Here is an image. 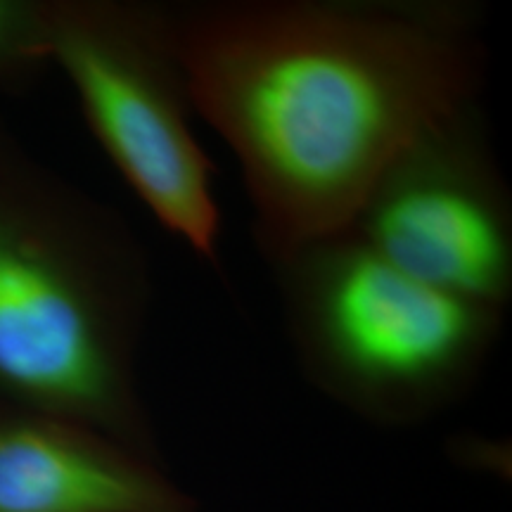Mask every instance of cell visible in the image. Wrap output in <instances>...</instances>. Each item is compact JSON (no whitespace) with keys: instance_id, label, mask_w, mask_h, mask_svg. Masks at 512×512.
<instances>
[{"instance_id":"cell-7","label":"cell","mask_w":512,"mask_h":512,"mask_svg":"<svg viewBox=\"0 0 512 512\" xmlns=\"http://www.w3.org/2000/svg\"><path fill=\"white\" fill-rule=\"evenodd\" d=\"M46 64V0H0V86L27 83Z\"/></svg>"},{"instance_id":"cell-1","label":"cell","mask_w":512,"mask_h":512,"mask_svg":"<svg viewBox=\"0 0 512 512\" xmlns=\"http://www.w3.org/2000/svg\"><path fill=\"white\" fill-rule=\"evenodd\" d=\"M169 8L195 112L240 162L268 264L347 230L403 147L484 88L482 12L460 0Z\"/></svg>"},{"instance_id":"cell-3","label":"cell","mask_w":512,"mask_h":512,"mask_svg":"<svg viewBox=\"0 0 512 512\" xmlns=\"http://www.w3.org/2000/svg\"><path fill=\"white\" fill-rule=\"evenodd\" d=\"M271 268L304 375L377 425H415L456 403L503 335L505 311L422 283L351 230Z\"/></svg>"},{"instance_id":"cell-5","label":"cell","mask_w":512,"mask_h":512,"mask_svg":"<svg viewBox=\"0 0 512 512\" xmlns=\"http://www.w3.org/2000/svg\"><path fill=\"white\" fill-rule=\"evenodd\" d=\"M347 230L422 283L505 311L512 299V195L479 102L403 147Z\"/></svg>"},{"instance_id":"cell-6","label":"cell","mask_w":512,"mask_h":512,"mask_svg":"<svg viewBox=\"0 0 512 512\" xmlns=\"http://www.w3.org/2000/svg\"><path fill=\"white\" fill-rule=\"evenodd\" d=\"M0 512H197L159 460L57 415L0 406Z\"/></svg>"},{"instance_id":"cell-2","label":"cell","mask_w":512,"mask_h":512,"mask_svg":"<svg viewBox=\"0 0 512 512\" xmlns=\"http://www.w3.org/2000/svg\"><path fill=\"white\" fill-rule=\"evenodd\" d=\"M150 268L131 228L0 128V406L159 460L138 384Z\"/></svg>"},{"instance_id":"cell-4","label":"cell","mask_w":512,"mask_h":512,"mask_svg":"<svg viewBox=\"0 0 512 512\" xmlns=\"http://www.w3.org/2000/svg\"><path fill=\"white\" fill-rule=\"evenodd\" d=\"M48 55L88 128L150 214L219 264L214 164L192 128L188 74L171 8L143 0H46Z\"/></svg>"}]
</instances>
